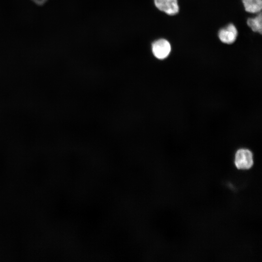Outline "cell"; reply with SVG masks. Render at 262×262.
I'll return each instance as SVG.
<instances>
[{"instance_id":"cell-1","label":"cell","mask_w":262,"mask_h":262,"mask_svg":"<svg viewBox=\"0 0 262 262\" xmlns=\"http://www.w3.org/2000/svg\"><path fill=\"white\" fill-rule=\"evenodd\" d=\"M234 163L238 169L247 170L250 169L253 165L252 152L246 149L238 150L235 155Z\"/></svg>"},{"instance_id":"cell-2","label":"cell","mask_w":262,"mask_h":262,"mask_svg":"<svg viewBox=\"0 0 262 262\" xmlns=\"http://www.w3.org/2000/svg\"><path fill=\"white\" fill-rule=\"evenodd\" d=\"M151 49L155 57L159 59H164L169 55L171 51V46L167 40L160 39L152 44Z\"/></svg>"},{"instance_id":"cell-3","label":"cell","mask_w":262,"mask_h":262,"mask_svg":"<svg viewBox=\"0 0 262 262\" xmlns=\"http://www.w3.org/2000/svg\"><path fill=\"white\" fill-rule=\"evenodd\" d=\"M154 2L159 10L168 15H174L179 12L177 0H154Z\"/></svg>"},{"instance_id":"cell-4","label":"cell","mask_w":262,"mask_h":262,"mask_svg":"<svg viewBox=\"0 0 262 262\" xmlns=\"http://www.w3.org/2000/svg\"><path fill=\"white\" fill-rule=\"evenodd\" d=\"M237 34L238 32L235 26L232 24H229L219 31L218 37L222 42L230 44L235 41Z\"/></svg>"},{"instance_id":"cell-5","label":"cell","mask_w":262,"mask_h":262,"mask_svg":"<svg viewBox=\"0 0 262 262\" xmlns=\"http://www.w3.org/2000/svg\"><path fill=\"white\" fill-rule=\"evenodd\" d=\"M246 11L251 13L260 12L262 8V0H242Z\"/></svg>"},{"instance_id":"cell-6","label":"cell","mask_w":262,"mask_h":262,"mask_svg":"<svg viewBox=\"0 0 262 262\" xmlns=\"http://www.w3.org/2000/svg\"><path fill=\"white\" fill-rule=\"evenodd\" d=\"M262 13H260L255 17L248 18L247 20V24L252 30L260 34L262 31Z\"/></svg>"},{"instance_id":"cell-7","label":"cell","mask_w":262,"mask_h":262,"mask_svg":"<svg viewBox=\"0 0 262 262\" xmlns=\"http://www.w3.org/2000/svg\"><path fill=\"white\" fill-rule=\"evenodd\" d=\"M36 3L41 4L44 3L47 0H33Z\"/></svg>"}]
</instances>
